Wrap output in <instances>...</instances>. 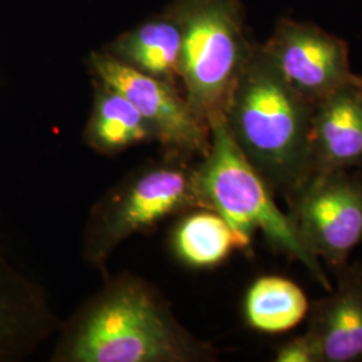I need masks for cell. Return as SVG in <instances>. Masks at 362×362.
I'll return each instance as SVG.
<instances>
[{"label":"cell","instance_id":"1","mask_svg":"<svg viewBox=\"0 0 362 362\" xmlns=\"http://www.w3.org/2000/svg\"><path fill=\"white\" fill-rule=\"evenodd\" d=\"M55 357L70 362H194L215 360L216 353L176 321L151 286L122 276L78 315Z\"/></svg>","mask_w":362,"mask_h":362},{"label":"cell","instance_id":"2","mask_svg":"<svg viewBox=\"0 0 362 362\" xmlns=\"http://www.w3.org/2000/svg\"><path fill=\"white\" fill-rule=\"evenodd\" d=\"M313 109L314 104L286 82L262 46H254L224 118L248 161L286 199L314 172Z\"/></svg>","mask_w":362,"mask_h":362},{"label":"cell","instance_id":"3","mask_svg":"<svg viewBox=\"0 0 362 362\" xmlns=\"http://www.w3.org/2000/svg\"><path fill=\"white\" fill-rule=\"evenodd\" d=\"M209 130L208 153L194 170L202 208L219 214L250 240L254 233H262L275 251L299 262L329 293L333 285L321 262L302 243L288 214L276 206L272 187L240 151L224 116L214 118Z\"/></svg>","mask_w":362,"mask_h":362},{"label":"cell","instance_id":"4","mask_svg":"<svg viewBox=\"0 0 362 362\" xmlns=\"http://www.w3.org/2000/svg\"><path fill=\"white\" fill-rule=\"evenodd\" d=\"M181 27L180 79L194 113L209 122L224 116L254 49L238 0H184L173 11Z\"/></svg>","mask_w":362,"mask_h":362},{"label":"cell","instance_id":"5","mask_svg":"<svg viewBox=\"0 0 362 362\" xmlns=\"http://www.w3.org/2000/svg\"><path fill=\"white\" fill-rule=\"evenodd\" d=\"M194 170L185 161L168 160L164 165L136 175L118 188L93 223L88 245L91 262H103L128 236L152 228L170 215L191 208L200 209Z\"/></svg>","mask_w":362,"mask_h":362},{"label":"cell","instance_id":"6","mask_svg":"<svg viewBox=\"0 0 362 362\" xmlns=\"http://www.w3.org/2000/svg\"><path fill=\"white\" fill-rule=\"evenodd\" d=\"M302 243L334 270L362 243V176L354 170L313 172L287 199Z\"/></svg>","mask_w":362,"mask_h":362},{"label":"cell","instance_id":"7","mask_svg":"<svg viewBox=\"0 0 362 362\" xmlns=\"http://www.w3.org/2000/svg\"><path fill=\"white\" fill-rule=\"evenodd\" d=\"M91 67L101 83L121 93L141 113L168 160L187 163L207 155L209 125L194 113L176 85L148 76L113 54H93Z\"/></svg>","mask_w":362,"mask_h":362},{"label":"cell","instance_id":"8","mask_svg":"<svg viewBox=\"0 0 362 362\" xmlns=\"http://www.w3.org/2000/svg\"><path fill=\"white\" fill-rule=\"evenodd\" d=\"M262 49L286 82L311 104L358 79L351 73L346 43L315 25L284 19Z\"/></svg>","mask_w":362,"mask_h":362},{"label":"cell","instance_id":"9","mask_svg":"<svg viewBox=\"0 0 362 362\" xmlns=\"http://www.w3.org/2000/svg\"><path fill=\"white\" fill-rule=\"evenodd\" d=\"M337 285L310 306L306 336L318 362H362V263L348 262Z\"/></svg>","mask_w":362,"mask_h":362},{"label":"cell","instance_id":"10","mask_svg":"<svg viewBox=\"0 0 362 362\" xmlns=\"http://www.w3.org/2000/svg\"><path fill=\"white\" fill-rule=\"evenodd\" d=\"M52 327V311L40 288L0 250V362L25 360Z\"/></svg>","mask_w":362,"mask_h":362},{"label":"cell","instance_id":"11","mask_svg":"<svg viewBox=\"0 0 362 362\" xmlns=\"http://www.w3.org/2000/svg\"><path fill=\"white\" fill-rule=\"evenodd\" d=\"M311 156L314 172L362 169V91L358 79L314 104Z\"/></svg>","mask_w":362,"mask_h":362},{"label":"cell","instance_id":"12","mask_svg":"<svg viewBox=\"0 0 362 362\" xmlns=\"http://www.w3.org/2000/svg\"><path fill=\"white\" fill-rule=\"evenodd\" d=\"M181 27L175 13L157 18L124 34L113 55L148 76L176 85L180 79Z\"/></svg>","mask_w":362,"mask_h":362},{"label":"cell","instance_id":"13","mask_svg":"<svg viewBox=\"0 0 362 362\" xmlns=\"http://www.w3.org/2000/svg\"><path fill=\"white\" fill-rule=\"evenodd\" d=\"M250 246V239L236 233L219 214L206 208L181 219L173 233L177 258L194 269L214 267L233 251H246Z\"/></svg>","mask_w":362,"mask_h":362},{"label":"cell","instance_id":"14","mask_svg":"<svg viewBox=\"0 0 362 362\" xmlns=\"http://www.w3.org/2000/svg\"><path fill=\"white\" fill-rule=\"evenodd\" d=\"M245 318L254 330L266 334L285 333L300 324L310 303L299 286L278 275L260 276L245 297Z\"/></svg>","mask_w":362,"mask_h":362},{"label":"cell","instance_id":"15","mask_svg":"<svg viewBox=\"0 0 362 362\" xmlns=\"http://www.w3.org/2000/svg\"><path fill=\"white\" fill-rule=\"evenodd\" d=\"M151 139H155L152 128L134 105L103 83L88 128L91 146L104 153H117Z\"/></svg>","mask_w":362,"mask_h":362},{"label":"cell","instance_id":"16","mask_svg":"<svg viewBox=\"0 0 362 362\" xmlns=\"http://www.w3.org/2000/svg\"><path fill=\"white\" fill-rule=\"evenodd\" d=\"M278 362H318L317 353L306 334L294 337L284 342L275 353Z\"/></svg>","mask_w":362,"mask_h":362},{"label":"cell","instance_id":"17","mask_svg":"<svg viewBox=\"0 0 362 362\" xmlns=\"http://www.w3.org/2000/svg\"><path fill=\"white\" fill-rule=\"evenodd\" d=\"M358 86H360L362 91V76H358Z\"/></svg>","mask_w":362,"mask_h":362}]
</instances>
